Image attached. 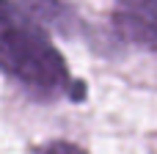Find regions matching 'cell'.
Wrapping results in <instances>:
<instances>
[{"mask_svg": "<svg viewBox=\"0 0 157 154\" xmlns=\"http://www.w3.org/2000/svg\"><path fill=\"white\" fill-rule=\"evenodd\" d=\"M0 72L39 99L83 96L44 28L8 0H0Z\"/></svg>", "mask_w": 157, "mask_h": 154, "instance_id": "6da1fadb", "label": "cell"}, {"mask_svg": "<svg viewBox=\"0 0 157 154\" xmlns=\"http://www.w3.org/2000/svg\"><path fill=\"white\" fill-rule=\"evenodd\" d=\"M113 25L124 41L157 50V0H116Z\"/></svg>", "mask_w": 157, "mask_h": 154, "instance_id": "7a4b0ae2", "label": "cell"}, {"mask_svg": "<svg viewBox=\"0 0 157 154\" xmlns=\"http://www.w3.org/2000/svg\"><path fill=\"white\" fill-rule=\"evenodd\" d=\"M39 154H86V149H80V146H75L69 141H52V143H47Z\"/></svg>", "mask_w": 157, "mask_h": 154, "instance_id": "277c9868", "label": "cell"}, {"mask_svg": "<svg viewBox=\"0 0 157 154\" xmlns=\"http://www.w3.org/2000/svg\"><path fill=\"white\" fill-rule=\"evenodd\" d=\"M8 3L17 6L19 11H25L30 19H36L41 28H52L66 36H75L80 30L77 14L63 0H8Z\"/></svg>", "mask_w": 157, "mask_h": 154, "instance_id": "3957f363", "label": "cell"}]
</instances>
